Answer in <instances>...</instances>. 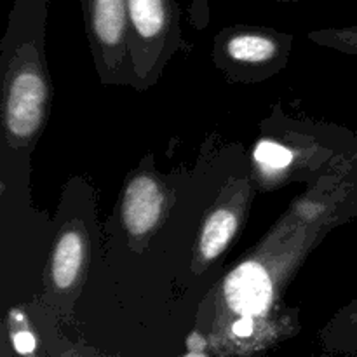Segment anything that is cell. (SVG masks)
I'll return each instance as SVG.
<instances>
[{
    "label": "cell",
    "mask_w": 357,
    "mask_h": 357,
    "mask_svg": "<svg viewBox=\"0 0 357 357\" xmlns=\"http://www.w3.org/2000/svg\"><path fill=\"white\" fill-rule=\"evenodd\" d=\"M281 2H296V0H281Z\"/></svg>",
    "instance_id": "cell-14"
},
{
    "label": "cell",
    "mask_w": 357,
    "mask_h": 357,
    "mask_svg": "<svg viewBox=\"0 0 357 357\" xmlns=\"http://www.w3.org/2000/svg\"><path fill=\"white\" fill-rule=\"evenodd\" d=\"M248 199L250 190L246 185L237 183L236 192L225 195V199L222 197V201L208 213L195 244L194 261L199 271L211 265L230 246L243 223Z\"/></svg>",
    "instance_id": "cell-7"
},
{
    "label": "cell",
    "mask_w": 357,
    "mask_h": 357,
    "mask_svg": "<svg viewBox=\"0 0 357 357\" xmlns=\"http://www.w3.org/2000/svg\"><path fill=\"white\" fill-rule=\"evenodd\" d=\"M337 328L340 333V344L345 351L357 354V300L342 312L337 321Z\"/></svg>",
    "instance_id": "cell-11"
},
{
    "label": "cell",
    "mask_w": 357,
    "mask_h": 357,
    "mask_svg": "<svg viewBox=\"0 0 357 357\" xmlns=\"http://www.w3.org/2000/svg\"><path fill=\"white\" fill-rule=\"evenodd\" d=\"M86 230L80 225H66L59 232L49 264V281L54 291L70 293L82 281L87 265Z\"/></svg>",
    "instance_id": "cell-8"
},
{
    "label": "cell",
    "mask_w": 357,
    "mask_h": 357,
    "mask_svg": "<svg viewBox=\"0 0 357 357\" xmlns=\"http://www.w3.org/2000/svg\"><path fill=\"white\" fill-rule=\"evenodd\" d=\"M253 159L257 166L268 176H278L282 171L289 169L295 160L291 150L272 139H260L255 146Z\"/></svg>",
    "instance_id": "cell-9"
},
{
    "label": "cell",
    "mask_w": 357,
    "mask_h": 357,
    "mask_svg": "<svg viewBox=\"0 0 357 357\" xmlns=\"http://www.w3.org/2000/svg\"><path fill=\"white\" fill-rule=\"evenodd\" d=\"M257 330V319L253 317H236L230 323V333L237 338H251Z\"/></svg>",
    "instance_id": "cell-12"
},
{
    "label": "cell",
    "mask_w": 357,
    "mask_h": 357,
    "mask_svg": "<svg viewBox=\"0 0 357 357\" xmlns=\"http://www.w3.org/2000/svg\"><path fill=\"white\" fill-rule=\"evenodd\" d=\"M94 59L105 82H124L129 75L128 0H84Z\"/></svg>",
    "instance_id": "cell-3"
},
{
    "label": "cell",
    "mask_w": 357,
    "mask_h": 357,
    "mask_svg": "<svg viewBox=\"0 0 357 357\" xmlns=\"http://www.w3.org/2000/svg\"><path fill=\"white\" fill-rule=\"evenodd\" d=\"M13 345L20 354H31L35 351V338L30 331L20 330L13 335Z\"/></svg>",
    "instance_id": "cell-13"
},
{
    "label": "cell",
    "mask_w": 357,
    "mask_h": 357,
    "mask_svg": "<svg viewBox=\"0 0 357 357\" xmlns=\"http://www.w3.org/2000/svg\"><path fill=\"white\" fill-rule=\"evenodd\" d=\"M49 107V82L37 56H23L6 72L3 128L13 146L33 142L45 122Z\"/></svg>",
    "instance_id": "cell-2"
},
{
    "label": "cell",
    "mask_w": 357,
    "mask_h": 357,
    "mask_svg": "<svg viewBox=\"0 0 357 357\" xmlns=\"http://www.w3.org/2000/svg\"><path fill=\"white\" fill-rule=\"evenodd\" d=\"M166 211V190L159 178L138 171L126 183L121 201L122 227L132 243L139 244L152 236Z\"/></svg>",
    "instance_id": "cell-6"
},
{
    "label": "cell",
    "mask_w": 357,
    "mask_h": 357,
    "mask_svg": "<svg viewBox=\"0 0 357 357\" xmlns=\"http://www.w3.org/2000/svg\"><path fill=\"white\" fill-rule=\"evenodd\" d=\"M275 286L271 265L264 258H250L223 281V307L230 316L261 319L274 305Z\"/></svg>",
    "instance_id": "cell-4"
},
{
    "label": "cell",
    "mask_w": 357,
    "mask_h": 357,
    "mask_svg": "<svg viewBox=\"0 0 357 357\" xmlns=\"http://www.w3.org/2000/svg\"><path fill=\"white\" fill-rule=\"evenodd\" d=\"M128 20L131 77L146 86L180 38L174 0H128Z\"/></svg>",
    "instance_id": "cell-1"
},
{
    "label": "cell",
    "mask_w": 357,
    "mask_h": 357,
    "mask_svg": "<svg viewBox=\"0 0 357 357\" xmlns=\"http://www.w3.org/2000/svg\"><path fill=\"white\" fill-rule=\"evenodd\" d=\"M291 38L265 28H232L218 37V56L225 68L278 70Z\"/></svg>",
    "instance_id": "cell-5"
},
{
    "label": "cell",
    "mask_w": 357,
    "mask_h": 357,
    "mask_svg": "<svg viewBox=\"0 0 357 357\" xmlns=\"http://www.w3.org/2000/svg\"><path fill=\"white\" fill-rule=\"evenodd\" d=\"M310 38L316 40L317 44L330 45V47L349 52V54H357V26L312 31Z\"/></svg>",
    "instance_id": "cell-10"
}]
</instances>
